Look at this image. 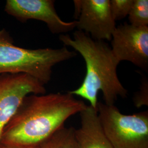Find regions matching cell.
Here are the masks:
<instances>
[{
    "instance_id": "obj_1",
    "label": "cell",
    "mask_w": 148,
    "mask_h": 148,
    "mask_svg": "<svg viewBox=\"0 0 148 148\" xmlns=\"http://www.w3.org/2000/svg\"><path fill=\"white\" fill-rule=\"evenodd\" d=\"M87 106L69 92L27 95L5 127L0 144L39 146Z\"/></svg>"
},
{
    "instance_id": "obj_2",
    "label": "cell",
    "mask_w": 148,
    "mask_h": 148,
    "mask_svg": "<svg viewBox=\"0 0 148 148\" xmlns=\"http://www.w3.org/2000/svg\"><path fill=\"white\" fill-rule=\"evenodd\" d=\"M64 46L73 48L84 59L86 74L83 82L76 90L68 92L90 102L97 109L98 95L102 92L106 105H114L119 97L126 98L127 90L122 85L117 74L119 63L115 58L111 47L104 41L92 39L84 32L77 30L73 38L68 34L59 36Z\"/></svg>"
},
{
    "instance_id": "obj_3",
    "label": "cell",
    "mask_w": 148,
    "mask_h": 148,
    "mask_svg": "<svg viewBox=\"0 0 148 148\" xmlns=\"http://www.w3.org/2000/svg\"><path fill=\"white\" fill-rule=\"evenodd\" d=\"M66 47L29 49L16 46L5 29L0 30V75L27 74L43 85L51 79L53 66L76 56Z\"/></svg>"
},
{
    "instance_id": "obj_4",
    "label": "cell",
    "mask_w": 148,
    "mask_h": 148,
    "mask_svg": "<svg viewBox=\"0 0 148 148\" xmlns=\"http://www.w3.org/2000/svg\"><path fill=\"white\" fill-rule=\"evenodd\" d=\"M101 125L113 148H148V111L122 114L115 105L98 102Z\"/></svg>"
},
{
    "instance_id": "obj_5",
    "label": "cell",
    "mask_w": 148,
    "mask_h": 148,
    "mask_svg": "<svg viewBox=\"0 0 148 148\" xmlns=\"http://www.w3.org/2000/svg\"><path fill=\"white\" fill-rule=\"evenodd\" d=\"M46 92L45 85L27 74L0 75V140L5 127L24 98Z\"/></svg>"
},
{
    "instance_id": "obj_6",
    "label": "cell",
    "mask_w": 148,
    "mask_h": 148,
    "mask_svg": "<svg viewBox=\"0 0 148 148\" xmlns=\"http://www.w3.org/2000/svg\"><path fill=\"white\" fill-rule=\"evenodd\" d=\"M76 28L97 41H111L116 27L110 0H75Z\"/></svg>"
},
{
    "instance_id": "obj_7",
    "label": "cell",
    "mask_w": 148,
    "mask_h": 148,
    "mask_svg": "<svg viewBox=\"0 0 148 148\" xmlns=\"http://www.w3.org/2000/svg\"><path fill=\"white\" fill-rule=\"evenodd\" d=\"M111 48L117 61H128L146 71L148 68V27L125 23L112 34Z\"/></svg>"
},
{
    "instance_id": "obj_8",
    "label": "cell",
    "mask_w": 148,
    "mask_h": 148,
    "mask_svg": "<svg viewBox=\"0 0 148 148\" xmlns=\"http://www.w3.org/2000/svg\"><path fill=\"white\" fill-rule=\"evenodd\" d=\"M54 3L53 0H7L5 11L21 23L30 19L43 21L54 34L62 35L74 30L76 21H63L57 13Z\"/></svg>"
},
{
    "instance_id": "obj_9",
    "label": "cell",
    "mask_w": 148,
    "mask_h": 148,
    "mask_svg": "<svg viewBox=\"0 0 148 148\" xmlns=\"http://www.w3.org/2000/svg\"><path fill=\"white\" fill-rule=\"evenodd\" d=\"M79 114L81 127L75 129L78 148H113L101 125L97 109L87 106Z\"/></svg>"
},
{
    "instance_id": "obj_10",
    "label": "cell",
    "mask_w": 148,
    "mask_h": 148,
    "mask_svg": "<svg viewBox=\"0 0 148 148\" xmlns=\"http://www.w3.org/2000/svg\"><path fill=\"white\" fill-rule=\"evenodd\" d=\"M39 148H78L73 127H61L43 142Z\"/></svg>"
},
{
    "instance_id": "obj_11",
    "label": "cell",
    "mask_w": 148,
    "mask_h": 148,
    "mask_svg": "<svg viewBox=\"0 0 148 148\" xmlns=\"http://www.w3.org/2000/svg\"><path fill=\"white\" fill-rule=\"evenodd\" d=\"M128 16L133 26L148 27V0H134Z\"/></svg>"
},
{
    "instance_id": "obj_12",
    "label": "cell",
    "mask_w": 148,
    "mask_h": 148,
    "mask_svg": "<svg viewBox=\"0 0 148 148\" xmlns=\"http://www.w3.org/2000/svg\"><path fill=\"white\" fill-rule=\"evenodd\" d=\"M134 0H110V8L113 19L116 21L128 16Z\"/></svg>"
},
{
    "instance_id": "obj_13",
    "label": "cell",
    "mask_w": 148,
    "mask_h": 148,
    "mask_svg": "<svg viewBox=\"0 0 148 148\" xmlns=\"http://www.w3.org/2000/svg\"><path fill=\"white\" fill-rule=\"evenodd\" d=\"M148 82L144 79L140 86L139 91L137 92L133 98L134 105L138 108L148 105Z\"/></svg>"
},
{
    "instance_id": "obj_14",
    "label": "cell",
    "mask_w": 148,
    "mask_h": 148,
    "mask_svg": "<svg viewBox=\"0 0 148 148\" xmlns=\"http://www.w3.org/2000/svg\"><path fill=\"white\" fill-rule=\"evenodd\" d=\"M0 148H39V146H14L6 145L0 144Z\"/></svg>"
}]
</instances>
